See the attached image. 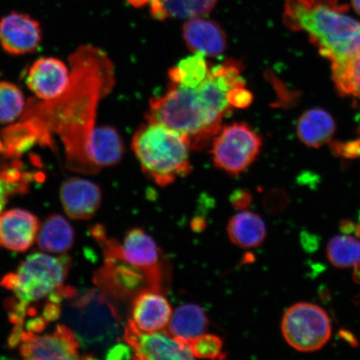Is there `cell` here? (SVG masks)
<instances>
[{"label": "cell", "instance_id": "74e56055", "mask_svg": "<svg viewBox=\"0 0 360 360\" xmlns=\"http://www.w3.org/2000/svg\"><path fill=\"white\" fill-rule=\"evenodd\" d=\"M351 2H352L355 12L360 15V0H351Z\"/></svg>", "mask_w": 360, "mask_h": 360}, {"label": "cell", "instance_id": "603a6c76", "mask_svg": "<svg viewBox=\"0 0 360 360\" xmlns=\"http://www.w3.org/2000/svg\"><path fill=\"white\" fill-rule=\"evenodd\" d=\"M37 241L39 247L44 251L65 254L74 245V229L63 216L53 214L42 224Z\"/></svg>", "mask_w": 360, "mask_h": 360}, {"label": "cell", "instance_id": "d4e9b609", "mask_svg": "<svg viewBox=\"0 0 360 360\" xmlns=\"http://www.w3.org/2000/svg\"><path fill=\"white\" fill-rule=\"evenodd\" d=\"M211 67L205 56L195 53L169 70L170 84L186 88L197 87L207 78Z\"/></svg>", "mask_w": 360, "mask_h": 360}, {"label": "cell", "instance_id": "ffe728a7", "mask_svg": "<svg viewBox=\"0 0 360 360\" xmlns=\"http://www.w3.org/2000/svg\"><path fill=\"white\" fill-rule=\"evenodd\" d=\"M335 122L326 110L312 109L301 115L297 134L304 145L319 148L330 141L335 131Z\"/></svg>", "mask_w": 360, "mask_h": 360}, {"label": "cell", "instance_id": "e575fe53", "mask_svg": "<svg viewBox=\"0 0 360 360\" xmlns=\"http://www.w3.org/2000/svg\"><path fill=\"white\" fill-rule=\"evenodd\" d=\"M355 226H356V224L351 221L350 219H344L340 223V231L345 235H350V233L354 232Z\"/></svg>", "mask_w": 360, "mask_h": 360}, {"label": "cell", "instance_id": "e0dca14e", "mask_svg": "<svg viewBox=\"0 0 360 360\" xmlns=\"http://www.w3.org/2000/svg\"><path fill=\"white\" fill-rule=\"evenodd\" d=\"M60 200L70 218L86 220L100 209L102 193L96 184L88 179L71 177L61 184Z\"/></svg>", "mask_w": 360, "mask_h": 360}, {"label": "cell", "instance_id": "836d02e7", "mask_svg": "<svg viewBox=\"0 0 360 360\" xmlns=\"http://www.w3.org/2000/svg\"><path fill=\"white\" fill-rule=\"evenodd\" d=\"M339 335L340 336L341 339H343L344 340L347 342V343L351 346V347H359V342L356 338H355V336L352 334V333L349 332V330H341L339 332Z\"/></svg>", "mask_w": 360, "mask_h": 360}, {"label": "cell", "instance_id": "4fadbf2b", "mask_svg": "<svg viewBox=\"0 0 360 360\" xmlns=\"http://www.w3.org/2000/svg\"><path fill=\"white\" fill-rule=\"evenodd\" d=\"M42 39L41 25L26 13L12 12L0 20V45L8 55L22 56L34 53Z\"/></svg>", "mask_w": 360, "mask_h": 360}, {"label": "cell", "instance_id": "5b68a950", "mask_svg": "<svg viewBox=\"0 0 360 360\" xmlns=\"http://www.w3.org/2000/svg\"><path fill=\"white\" fill-rule=\"evenodd\" d=\"M132 148L143 172L158 186H168L191 172L190 141L167 126L147 121L135 132Z\"/></svg>", "mask_w": 360, "mask_h": 360}, {"label": "cell", "instance_id": "3957f363", "mask_svg": "<svg viewBox=\"0 0 360 360\" xmlns=\"http://www.w3.org/2000/svg\"><path fill=\"white\" fill-rule=\"evenodd\" d=\"M70 266L69 256L34 253L2 278L0 286L13 295L6 304L13 326L8 347L15 348L22 335L41 334L60 318L65 301L76 292L65 285Z\"/></svg>", "mask_w": 360, "mask_h": 360}, {"label": "cell", "instance_id": "60d3db41", "mask_svg": "<svg viewBox=\"0 0 360 360\" xmlns=\"http://www.w3.org/2000/svg\"><path fill=\"white\" fill-rule=\"evenodd\" d=\"M359 221H360V212L359 214Z\"/></svg>", "mask_w": 360, "mask_h": 360}, {"label": "cell", "instance_id": "f1b7e54d", "mask_svg": "<svg viewBox=\"0 0 360 360\" xmlns=\"http://www.w3.org/2000/svg\"><path fill=\"white\" fill-rule=\"evenodd\" d=\"M218 0H163L166 18L191 19L202 17L214 10Z\"/></svg>", "mask_w": 360, "mask_h": 360}, {"label": "cell", "instance_id": "6da1fadb", "mask_svg": "<svg viewBox=\"0 0 360 360\" xmlns=\"http://www.w3.org/2000/svg\"><path fill=\"white\" fill-rule=\"evenodd\" d=\"M70 81L65 92L51 101L26 108L21 120L37 129L52 147L49 130L60 135L65 146L67 168L81 174L100 172L89 156L97 108L115 85V69L102 49L82 46L70 58Z\"/></svg>", "mask_w": 360, "mask_h": 360}, {"label": "cell", "instance_id": "5bb4252c", "mask_svg": "<svg viewBox=\"0 0 360 360\" xmlns=\"http://www.w3.org/2000/svg\"><path fill=\"white\" fill-rule=\"evenodd\" d=\"M70 81V71L64 61L56 57H43L30 66L26 84L39 100L51 101L65 92Z\"/></svg>", "mask_w": 360, "mask_h": 360}, {"label": "cell", "instance_id": "83f0119b", "mask_svg": "<svg viewBox=\"0 0 360 360\" xmlns=\"http://www.w3.org/2000/svg\"><path fill=\"white\" fill-rule=\"evenodd\" d=\"M26 109L24 93L16 84L0 81V124H11L20 118Z\"/></svg>", "mask_w": 360, "mask_h": 360}, {"label": "cell", "instance_id": "2e32d148", "mask_svg": "<svg viewBox=\"0 0 360 360\" xmlns=\"http://www.w3.org/2000/svg\"><path fill=\"white\" fill-rule=\"evenodd\" d=\"M172 314L169 300L161 291L148 288L134 297L129 321L142 331L164 330Z\"/></svg>", "mask_w": 360, "mask_h": 360}, {"label": "cell", "instance_id": "d6a6232c", "mask_svg": "<svg viewBox=\"0 0 360 360\" xmlns=\"http://www.w3.org/2000/svg\"><path fill=\"white\" fill-rule=\"evenodd\" d=\"M251 200L252 198L250 193L243 191L235 193L232 198L233 206L241 210H244L250 206Z\"/></svg>", "mask_w": 360, "mask_h": 360}, {"label": "cell", "instance_id": "f35d334b", "mask_svg": "<svg viewBox=\"0 0 360 360\" xmlns=\"http://www.w3.org/2000/svg\"><path fill=\"white\" fill-rule=\"evenodd\" d=\"M355 236H356L360 240V224H356L354 229Z\"/></svg>", "mask_w": 360, "mask_h": 360}, {"label": "cell", "instance_id": "cb8c5ba5", "mask_svg": "<svg viewBox=\"0 0 360 360\" xmlns=\"http://www.w3.org/2000/svg\"><path fill=\"white\" fill-rule=\"evenodd\" d=\"M35 174L24 169L20 162L0 164V213L11 198L28 193Z\"/></svg>", "mask_w": 360, "mask_h": 360}, {"label": "cell", "instance_id": "ac0fdd59", "mask_svg": "<svg viewBox=\"0 0 360 360\" xmlns=\"http://www.w3.org/2000/svg\"><path fill=\"white\" fill-rule=\"evenodd\" d=\"M183 38L193 53L209 57L223 55L227 47V37L217 22L195 17L183 25Z\"/></svg>", "mask_w": 360, "mask_h": 360}, {"label": "cell", "instance_id": "7c38bea8", "mask_svg": "<svg viewBox=\"0 0 360 360\" xmlns=\"http://www.w3.org/2000/svg\"><path fill=\"white\" fill-rule=\"evenodd\" d=\"M26 359H79L80 344L70 327L58 325L49 334H25L17 342Z\"/></svg>", "mask_w": 360, "mask_h": 360}, {"label": "cell", "instance_id": "7402d4cb", "mask_svg": "<svg viewBox=\"0 0 360 360\" xmlns=\"http://www.w3.org/2000/svg\"><path fill=\"white\" fill-rule=\"evenodd\" d=\"M208 326L209 319L204 309L199 305L187 304L175 309L165 330L171 335L188 343L205 334Z\"/></svg>", "mask_w": 360, "mask_h": 360}, {"label": "cell", "instance_id": "ab89813d", "mask_svg": "<svg viewBox=\"0 0 360 360\" xmlns=\"http://www.w3.org/2000/svg\"><path fill=\"white\" fill-rule=\"evenodd\" d=\"M360 285V283H359ZM355 303L357 304H360V295L356 297V299H355Z\"/></svg>", "mask_w": 360, "mask_h": 360}, {"label": "cell", "instance_id": "484cf974", "mask_svg": "<svg viewBox=\"0 0 360 360\" xmlns=\"http://www.w3.org/2000/svg\"><path fill=\"white\" fill-rule=\"evenodd\" d=\"M333 79L342 96L360 98V49L343 60L332 62Z\"/></svg>", "mask_w": 360, "mask_h": 360}, {"label": "cell", "instance_id": "9a60e30c", "mask_svg": "<svg viewBox=\"0 0 360 360\" xmlns=\"http://www.w3.org/2000/svg\"><path fill=\"white\" fill-rule=\"evenodd\" d=\"M39 219L29 211L12 209L0 213V246L18 253L29 250L37 238Z\"/></svg>", "mask_w": 360, "mask_h": 360}, {"label": "cell", "instance_id": "277c9868", "mask_svg": "<svg viewBox=\"0 0 360 360\" xmlns=\"http://www.w3.org/2000/svg\"><path fill=\"white\" fill-rule=\"evenodd\" d=\"M348 11L338 0H287L283 19L288 28L309 34L321 55L335 62L360 49V22Z\"/></svg>", "mask_w": 360, "mask_h": 360}, {"label": "cell", "instance_id": "8992f818", "mask_svg": "<svg viewBox=\"0 0 360 360\" xmlns=\"http://www.w3.org/2000/svg\"><path fill=\"white\" fill-rule=\"evenodd\" d=\"M63 307L67 326L85 347L109 345L118 337L121 319L112 299L105 292L89 290L66 300Z\"/></svg>", "mask_w": 360, "mask_h": 360}, {"label": "cell", "instance_id": "44dd1931", "mask_svg": "<svg viewBox=\"0 0 360 360\" xmlns=\"http://www.w3.org/2000/svg\"><path fill=\"white\" fill-rule=\"evenodd\" d=\"M227 232L233 244L242 249H253L264 241L266 226L259 215L242 211L229 219Z\"/></svg>", "mask_w": 360, "mask_h": 360}, {"label": "cell", "instance_id": "d6986e66", "mask_svg": "<svg viewBox=\"0 0 360 360\" xmlns=\"http://www.w3.org/2000/svg\"><path fill=\"white\" fill-rule=\"evenodd\" d=\"M124 153L122 139L114 127L105 125L94 128L90 139L89 156L98 171L118 165Z\"/></svg>", "mask_w": 360, "mask_h": 360}, {"label": "cell", "instance_id": "8d00e7d4", "mask_svg": "<svg viewBox=\"0 0 360 360\" xmlns=\"http://www.w3.org/2000/svg\"><path fill=\"white\" fill-rule=\"evenodd\" d=\"M319 297H321L323 302L326 303L328 300H330V294L327 288H321V292H319Z\"/></svg>", "mask_w": 360, "mask_h": 360}, {"label": "cell", "instance_id": "f546056e", "mask_svg": "<svg viewBox=\"0 0 360 360\" xmlns=\"http://www.w3.org/2000/svg\"><path fill=\"white\" fill-rule=\"evenodd\" d=\"M188 345L195 358L207 359L226 358V353L223 350V341L217 335L205 333L188 342Z\"/></svg>", "mask_w": 360, "mask_h": 360}, {"label": "cell", "instance_id": "4316f807", "mask_svg": "<svg viewBox=\"0 0 360 360\" xmlns=\"http://www.w3.org/2000/svg\"><path fill=\"white\" fill-rule=\"evenodd\" d=\"M327 258L335 267L345 269L360 264V241L351 236H335L327 248Z\"/></svg>", "mask_w": 360, "mask_h": 360}, {"label": "cell", "instance_id": "1f68e13d", "mask_svg": "<svg viewBox=\"0 0 360 360\" xmlns=\"http://www.w3.org/2000/svg\"><path fill=\"white\" fill-rule=\"evenodd\" d=\"M107 359H133V352L131 348L126 344H119L115 346L108 351Z\"/></svg>", "mask_w": 360, "mask_h": 360}, {"label": "cell", "instance_id": "d590c367", "mask_svg": "<svg viewBox=\"0 0 360 360\" xmlns=\"http://www.w3.org/2000/svg\"><path fill=\"white\" fill-rule=\"evenodd\" d=\"M127 1L134 7L141 8L150 4L151 0H127Z\"/></svg>", "mask_w": 360, "mask_h": 360}, {"label": "cell", "instance_id": "8fae6325", "mask_svg": "<svg viewBox=\"0 0 360 360\" xmlns=\"http://www.w3.org/2000/svg\"><path fill=\"white\" fill-rule=\"evenodd\" d=\"M94 283L112 300L134 298L139 292L150 288L142 270L112 255H105V264L94 274Z\"/></svg>", "mask_w": 360, "mask_h": 360}, {"label": "cell", "instance_id": "7a4b0ae2", "mask_svg": "<svg viewBox=\"0 0 360 360\" xmlns=\"http://www.w3.org/2000/svg\"><path fill=\"white\" fill-rule=\"evenodd\" d=\"M241 73L240 63L229 60L211 67L197 87L170 84L167 92L151 100L147 121L176 130L193 150H204L222 129L224 117L237 109L238 96L246 88Z\"/></svg>", "mask_w": 360, "mask_h": 360}, {"label": "cell", "instance_id": "30bf717a", "mask_svg": "<svg viewBox=\"0 0 360 360\" xmlns=\"http://www.w3.org/2000/svg\"><path fill=\"white\" fill-rule=\"evenodd\" d=\"M124 340L132 349L133 359L142 360L195 359L187 342L166 330L146 332L129 321L124 328Z\"/></svg>", "mask_w": 360, "mask_h": 360}, {"label": "cell", "instance_id": "4dcf8cb0", "mask_svg": "<svg viewBox=\"0 0 360 360\" xmlns=\"http://www.w3.org/2000/svg\"><path fill=\"white\" fill-rule=\"evenodd\" d=\"M300 243L307 253L312 254L317 251L321 244V238L314 233L303 231L300 233Z\"/></svg>", "mask_w": 360, "mask_h": 360}, {"label": "cell", "instance_id": "52a82bcc", "mask_svg": "<svg viewBox=\"0 0 360 360\" xmlns=\"http://www.w3.org/2000/svg\"><path fill=\"white\" fill-rule=\"evenodd\" d=\"M92 235L100 243L103 255L116 256L142 270L151 289L161 291L163 268L160 262V251L155 241L146 232L139 228L133 229L125 236L122 244L108 238L101 225L93 228Z\"/></svg>", "mask_w": 360, "mask_h": 360}, {"label": "cell", "instance_id": "ba28073f", "mask_svg": "<svg viewBox=\"0 0 360 360\" xmlns=\"http://www.w3.org/2000/svg\"><path fill=\"white\" fill-rule=\"evenodd\" d=\"M281 330L287 343L304 353L321 349L332 335L327 313L318 305L309 303L291 306L283 315Z\"/></svg>", "mask_w": 360, "mask_h": 360}, {"label": "cell", "instance_id": "9c48e42d", "mask_svg": "<svg viewBox=\"0 0 360 360\" xmlns=\"http://www.w3.org/2000/svg\"><path fill=\"white\" fill-rule=\"evenodd\" d=\"M261 147L262 139L249 124L233 123L214 138L211 155L216 167L236 175L250 167Z\"/></svg>", "mask_w": 360, "mask_h": 360}]
</instances>
